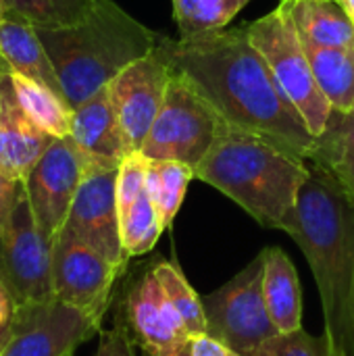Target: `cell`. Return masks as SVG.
<instances>
[{
	"instance_id": "1",
	"label": "cell",
	"mask_w": 354,
	"mask_h": 356,
	"mask_svg": "<svg viewBox=\"0 0 354 356\" xmlns=\"http://www.w3.org/2000/svg\"><path fill=\"white\" fill-rule=\"evenodd\" d=\"M161 48L171 67L188 75L225 121L311 161L317 138L250 42L246 25L179 40L161 35Z\"/></svg>"
},
{
	"instance_id": "2",
	"label": "cell",
	"mask_w": 354,
	"mask_h": 356,
	"mask_svg": "<svg viewBox=\"0 0 354 356\" xmlns=\"http://www.w3.org/2000/svg\"><path fill=\"white\" fill-rule=\"evenodd\" d=\"M286 234L305 252L325 319V336L340 356H354V202L338 181L309 161Z\"/></svg>"
},
{
	"instance_id": "3",
	"label": "cell",
	"mask_w": 354,
	"mask_h": 356,
	"mask_svg": "<svg viewBox=\"0 0 354 356\" xmlns=\"http://www.w3.org/2000/svg\"><path fill=\"white\" fill-rule=\"evenodd\" d=\"M194 175L240 204L263 227L284 232L309 177V161L223 119Z\"/></svg>"
},
{
	"instance_id": "4",
	"label": "cell",
	"mask_w": 354,
	"mask_h": 356,
	"mask_svg": "<svg viewBox=\"0 0 354 356\" xmlns=\"http://www.w3.org/2000/svg\"><path fill=\"white\" fill-rule=\"evenodd\" d=\"M35 31L71 108L108 86L131 63L150 54L161 40L113 0H96L92 13L77 25Z\"/></svg>"
},
{
	"instance_id": "5",
	"label": "cell",
	"mask_w": 354,
	"mask_h": 356,
	"mask_svg": "<svg viewBox=\"0 0 354 356\" xmlns=\"http://www.w3.org/2000/svg\"><path fill=\"white\" fill-rule=\"evenodd\" d=\"M246 29L250 42L269 65L280 88L303 115L309 131L319 138L334 108L315 79L288 2L282 0L277 8L248 23Z\"/></svg>"
},
{
	"instance_id": "6",
	"label": "cell",
	"mask_w": 354,
	"mask_h": 356,
	"mask_svg": "<svg viewBox=\"0 0 354 356\" xmlns=\"http://www.w3.org/2000/svg\"><path fill=\"white\" fill-rule=\"evenodd\" d=\"M223 117L194 81L175 71L163 106L140 148L148 161H177L192 169L207 156L219 136Z\"/></svg>"
},
{
	"instance_id": "7",
	"label": "cell",
	"mask_w": 354,
	"mask_h": 356,
	"mask_svg": "<svg viewBox=\"0 0 354 356\" xmlns=\"http://www.w3.org/2000/svg\"><path fill=\"white\" fill-rule=\"evenodd\" d=\"M0 286L15 311H27L54 300L52 242L42 234L27 192H23L0 232Z\"/></svg>"
},
{
	"instance_id": "8",
	"label": "cell",
	"mask_w": 354,
	"mask_h": 356,
	"mask_svg": "<svg viewBox=\"0 0 354 356\" xmlns=\"http://www.w3.org/2000/svg\"><path fill=\"white\" fill-rule=\"evenodd\" d=\"M207 334L240 356H250L277 336L263 298V254L215 292L202 296Z\"/></svg>"
},
{
	"instance_id": "9",
	"label": "cell",
	"mask_w": 354,
	"mask_h": 356,
	"mask_svg": "<svg viewBox=\"0 0 354 356\" xmlns=\"http://www.w3.org/2000/svg\"><path fill=\"white\" fill-rule=\"evenodd\" d=\"M86 169L88 163L75 142L71 138H56L25 179L33 217L52 244L67 221Z\"/></svg>"
},
{
	"instance_id": "10",
	"label": "cell",
	"mask_w": 354,
	"mask_h": 356,
	"mask_svg": "<svg viewBox=\"0 0 354 356\" xmlns=\"http://www.w3.org/2000/svg\"><path fill=\"white\" fill-rule=\"evenodd\" d=\"M121 271V265L73 238L58 236L52 244L54 298L79 309L96 323H102Z\"/></svg>"
},
{
	"instance_id": "11",
	"label": "cell",
	"mask_w": 354,
	"mask_h": 356,
	"mask_svg": "<svg viewBox=\"0 0 354 356\" xmlns=\"http://www.w3.org/2000/svg\"><path fill=\"white\" fill-rule=\"evenodd\" d=\"M117 169L90 167L75 194L67 221L58 236L73 238L111 263L125 267L127 257L121 244V225L117 209Z\"/></svg>"
},
{
	"instance_id": "12",
	"label": "cell",
	"mask_w": 354,
	"mask_h": 356,
	"mask_svg": "<svg viewBox=\"0 0 354 356\" xmlns=\"http://www.w3.org/2000/svg\"><path fill=\"white\" fill-rule=\"evenodd\" d=\"M173 67L159 46L123 69L111 83V100L131 152H140L169 88Z\"/></svg>"
},
{
	"instance_id": "13",
	"label": "cell",
	"mask_w": 354,
	"mask_h": 356,
	"mask_svg": "<svg viewBox=\"0 0 354 356\" xmlns=\"http://www.w3.org/2000/svg\"><path fill=\"white\" fill-rule=\"evenodd\" d=\"M100 332V323L54 298L42 307L17 311L0 356H73L79 344Z\"/></svg>"
},
{
	"instance_id": "14",
	"label": "cell",
	"mask_w": 354,
	"mask_h": 356,
	"mask_svg": "<svg viewBox=\"0 0 354 356\" xmlns=\"http://www.w3.org/2000/svg\"><path fill=\"white\" fill-rule=\"evenodd\" d=\"M125 325L144 355L171 356L192 342L184 319L165 296L152 269L140 273L127 290Z\"/></svg>"
},
{
	"instance_id": "15",
	"label": "cell",
	"mask_w": 354,
	"mask_h": 356,
	"mask_svg": "<svg viewBox=\"0 0 354 356\" xmlns=\"http://www.w3.org/2000/svg\"><path fill=\"white\" fill-rule=\"evenodd\" d=\"M52 140L25 113L17 98L10 71L0 63V171L25 184Z\"/></svg>"
},
{
	"instance_id": "16",
	"label": "cell",
	"mask_w": 354,
	"mask_h": 356,
	"mask_svg": "<svg viewBox=\"0 0 354 356\" xmlns=\"http://www.w3.org/2000/svg\"><path fill=\"white\" fill-rule=\"evenodd\" d=\"M69 138L81 150L88 169L90 167L117 169L121 161L127 154H131V148L115 113L108 86H104L86 102L73 108Z\"/></svg>"
},
{
	"instance_id": "17",
	"label": "cell",
	"mask_w": 354,
	"mask_h": 356,
	"mask_svg": "<svg viewBox=\"0 0 354 356\" xmlns=\"http://www.w3.org/2000/svg\"><path fill=\"white\" fill-rule=\"evenodd\" d=\"M261 254L263 298L275 330L280 334L303 330V290L292 259L280 246H269Z\"/></svg>"
},
{
	"instance_id": "18",
	"label": "cell",
	"mask_w": 354,
	"mask_h": 356,
	"mask_svg": "<svg viewBox=\"0 0 354 356\" xmlns=\"http://www.w3.org/2000/svg\"><path fill=\"white\" fill-rule=\"evenodd\" d=\"M0 63L8 71L35 79L65 98L61 79L35 27L13 17H0Z\"/></svg>"
},
{
	"instance_id": "19",
	"label": "cell",
	"mask_w": 354,
	"mask_h": 356,
	"mask_svg": "<svg viewBox=\"0 0 354 356\" xmlns=\"http://www.w3.org/2000/svg\"><path fill=\"white\" fill-rule=\"evenodd\" d=\"M286 2L305 42L328 48H354V23L338 0Z\"/></svg>"
},
{
	"instance_id": "20",
	"label": "cell",
	"mask_w": 354,
	"mask_h": 356,
	"mask_svg": "<svg viewBox=\"0 0 354 356\" xmlns=\"http://www.w3.org/2000/svg\"><path fill=\"white\" fill-rule=\"evenodd\" d=\"M311 161L328 171L354 202V111H332Z\"/></svg>"
},
{
	"instance_id": "21",
	"label": "cell",
	"mask_w": 354,
	"mask_h": 356,
	"mask_svg": "<svg viewBox=\"0 0 354 356\" xmlns=\"http://www.w3.org/2000/svg\"><path fill=\"white\" fill-rule=\"evenodd\" d=\"M303 40V38H300ZM315 79L332 108L354 111V48H328L303 40Z\"/></svg>"
},
{
	"instance_id": "22",
	"label": "cell",
	"mask_w": 354,
	"mask_h": 356,
	"mask_svg": "<svg viewBox=\"0 0 354 356\" xmlns=\"http://www.w3.org/2000/svg\"><path fill=\"white\" fill-rule=\"evenodd\" d=\"M10 79H13L17 98L21 106L25 108V113L31 117V121L54 140L69 138L71 119H73L71 104L65 98H61L56 92H52L50 88L21 73L10 71Z\"/></svg>"
},
{
	"instance_id": "23",
	"label": "cell",
	"mask_w": 354,
	"mask_h": 356,
	"mask_svg": "<svg viewBox=\"0 0 354 356\" xmlns=\"http://www.w3.org/2000/svg\"><path fill=\"white\" fill-rule=\"evenodd\" d=\"M194 169L177 161H148L146 167V194L150 196L163 227H171L182 209L188 186L194 179Z\"/></svg>"
},
{
	"instance_id": "24",
	"label": "cell",
	"mask_w": 354,
	"mask_h": 356,
	"mask_svg": "<svg viewBox=\"0 0 354 356\" xmlns=\"http://www.w3.org/2000/svg\"><path fill=\"white\" fill-rule=\"evenodd\" d=\"M6 17L19 19L35 29H61L81 23L96 0H0Z\"/></svg>"
},
{
	"instance_id": "25",
	"label": "cell",
	"mask_w": 354,
	"mask_h": 356,
	"mask_svg": "<svg viewBox=\"0 0 354 356\" xmlns=\"http://www.w3.org/2000/svg\"><path fill=\"white\" fill-rule=\"evenodd\" d=\"M150 269L156 275L165 296L184 319L188 334L192 338L207 334V317L202 309V298L190 286L179 265L173 261H156L154 265H150Z\"/></svg>"
},
{
	"instance_id": "26",
	"label": "cell",
	"mask_w": 354,
	"mask_h": 356,
	"mask_svg": "<svg viewBox=\"0 0 354 356\" xmlns=\"http://www.w3.org/2000/svg\"><path fill=\"white\" fill-rule=\"evenodd\" d=\"M250 0H173V15L182 38L223 29Z\"/></svg>"
},
{
	"instance_id": "27",
	"label": "cell",
	"mask_w": 354,
	"mask_h": 356,
	"mask_svg": "<svg viewBox=\"0 0 354 356\" xmlns=\"http://www.w3.org/2000/svg\"><path fill=\"white\" fill-rule=\"evenodd\" d=\"M119 225H121V244L127 259L150 252L156 246L161 234L165 232L161 217L146 190L131 204V209L119 219Z\"/></svg>"
},
{
	"instance_id": "28",
	"label": "cell",
	"mask_w": 354,
	"mask_h": 356,
	"mask_svg": "<svg viewBox=\"0 0 354 356\" xmlns=\"http://www.w3.org/2000/svg\"><path fill=\"white\" fill-rule=\"evenodd\" d=\"M250 356H340L330 344L328 336H313L305 330L277 334L259 346Z\"/></svg>"
},
{
	"instance_id": "29",
	"label": "cell",
	"mask_w": 354,
	"mask_h": 356,
	"mask_svg": "<svg viewBox=\"0 0 354 356\" xmlns=\"http://www.w3.org/2000/svg\"><path fill=\"white\" fill-rule=\"evenodd\" d=\"M146 167L148 159L142 152L127 154L117 171V209L119 219L131 209V204L144 194L146 190Z\"/></svg>"
},
{
	"instance_id": "30",
	"label": "cell",
	"mask_w": 354,
	"mask_h": 356,
	"mask_svg": "<svg viewBox=\"0 0 354 356\" xmlns=\"http://www.w3.org/2000/svg\"><path fill=\"white\" fill-rule=\"evenodd\" d=\"M94 356H136L134 340L125 323H115V327L100 334V342Z\"/></svg>"
},
{
	"instance_id": "31",
	"label": "cell",
	"mask_w": 354,
	"mask_h": 356,
	"mask_svg": "<svg viewBox=\"0 0 354 356\" xmlns=\"http://www.w3.org/2000/svg\"><path fill=\"white\" fill-rule=\"evenodd\" d=\"M23 192V184L21 181H15L10 177H6L2 171H0V232L4 229L19 196Z\"/></svg>"
},
{
	"instance_id": "32",
	"label": "cell",
	"mask_w": 354,
	"mask_h": 356,
	"mask_svg": "<svg viewBox=\"0 0 354 356\" xmlns=\"http://www.w3.org/2000/svg\"><path fill=\"white\" fill-rule=\"evenodd\" d=\"M190 355L192 356H240L234 348H230L227 344L215 340L209 334L196 336L190 342Z\"/></svg>"
},
{
	"instance_id": "33",
	"label": "cell",
	"mask_w": 354,
	"mask_h": 356,
	"mask_svg": "<svg viewBox=\"0 0 354 356\" xmlns=\"http://www.w3.org/2000/svg\"><path fill=\"white\" fill-rule=\"evenodd\" d=\"M15 305L10 300V296L6 294V290L0 286V340L10 336L13 330V321H15Z\"/></svg>"
},
{
	"instance_id": "34",
	"label": "cell",
	"mask_w": 354,
	"mask_h": 356,
	"mask_svg": "<svg viewBox=\"0 0 354 356\" xmlns=\"http://www.w3.org/2000/svg\"><path fill=\"white\" fill-rule=\"evenodd\" d=\"M340 4H342V8L346 10V15L353 19V23H354V0H338Z\"/></svg>"
},
{
	"instance_id": "35",
	"label": "cell",
	"mask_w": 354,
	"mask_h": 356,
	"mask_svg": "<svg viewBox=\"0 0 354 356\" xmlns=\"http://www.w3.org/2000/svg\"><path fill=\"white\" fill-rule=\"evenodd\" d=\"M144 356H150V355H144ZM171 356H192V355H190V346H186V348L177 350L175 355H171Z\"/></svg>"
},
{
	"instance_id": "36",
	"label": "cell",
	"mask_w": 354,
	"mask_h": 356,
	"mask_svg": "<svg viewBox=\"0 0 354 356\" xmlns=\"http://www.w3.org/2000/svg\"><path fill=\"white\" fill-rule=\"evenodd\" d=\"M8 338H4V340H0V350H2V346H4V342H6Z\"/></svg>"
},
{
	"instance_id": "37",
	"label": "cell",
	"mask_w": 354,
	"mask_h": 356,
	"mask_svg": "<svg viewBox=\"0 0 354 356\" xmlns=\"http://www.w3.org/2000/svg\"><path fill=\"white\" fill-rule=\"evenodd\" d=\"M0 17H6V15H4V10H2V6H0Z\"/></svg>"
}]
</instances>
